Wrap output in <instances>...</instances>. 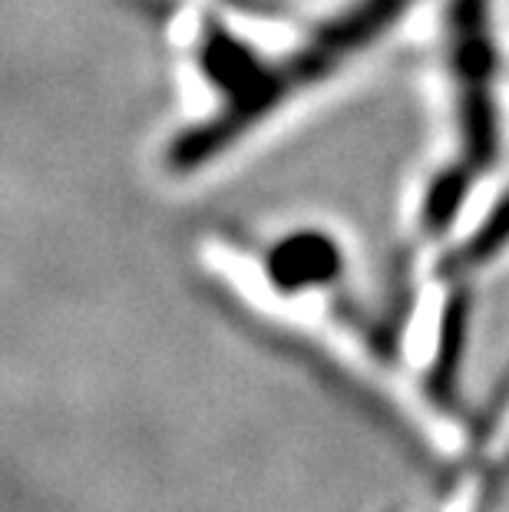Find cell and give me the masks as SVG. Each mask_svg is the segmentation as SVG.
<instances>
[{"label":"cell","instance_id":"6da1fadb","mask_svg":"<svg viewBox=\"0 0 509 512\" xmlns=\"http://www.w3.org/2000/svg\"><path fill=\"white\" fill-rule=\"evenodd\" d=\"M414 4L417 0H351L281 60H265L262 73L245 90L225 96L219 110H212L202 123L182 129L169 143V169L192 172L219 159L265 119H272L281 106L295 103L311 86L328 83L334 73L371 50Z\"/></svg>","mask_w":509,"mask_h":512},{"label":"cell","instance_id":"7a4b0ae2","mask_svg":"<svg viewBox=\"0 0 509 512\" xmlns=\"http://www.w3.org/2000/svg\"><path fill=\"white\" fill-rule=\"evenodd\" d=\"M447 57L453 73L457 166L480 179L500 156V106H496V50L486 0H453L447 20Z\"/></svg>","mask_w":509,"mask_h":512},{"label":"cell","instance_id":"3957f363","mask_svg":"<svg viewBox=\"0 0 509 512\" xmlns=\"http://www.w3.org/2000/svg\"><path fill=\"white\" fill-rule=\"evenodd\" d=\"M341 271L338 245L321 232H298L278 242L268 255V275L278 288L301 291L331 281Z\"/></svg>","mask_w":509,"mask_h":512},{"label":"cell","instance_id":"277c9868","mask_svg":"<svg viewBox=\"0 0 509 512\" xmlns=\"http://www.w3.org/2000/svg\"><path fill=\"white\" fill-rule=\"evenodd\" d=\"M509 245V195L496 205V209L486 215L483 225L476 228V232L467 238V242H460L453 252L443 261V271L447 275H463V271H473L480 268L483 261H490L496 252H503Z\"/></svg>","mask_w":509,"mask_h":512},{"label":"cell","instance_id":"5b68a950","mask_svg":"<svg viewBox=\"0 0 509 512\" xmlns=\"http://www.w3.org/2000/svg\"><path fill=\"white\" fill-rule=\"evenodd\" d=\"M473 182L476 179L467 169H460L457 162L447 166L437 179L430 182L427 199H424V212H420V222H424V228L430 235H443L453 225V219H457L460 209H463V202H467Z\"/></svg>","mask_w":509,"mask_h":512}]
</instances>
